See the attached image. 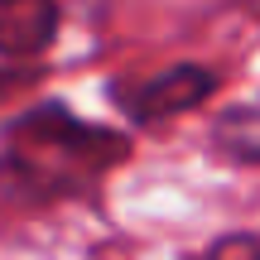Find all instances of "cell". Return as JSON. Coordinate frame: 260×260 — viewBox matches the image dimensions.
I'll return each instance as SVG.
<instances>
[{
  "label": "cell",
  "instance_id": "2",
  "mask_svg": "<svg viewBox=\"0 0 260 260\" xmlns=\"http://www.w3.org/2000/svg\"><path fill=\"white\" fill-rule=\"evenodd\" d=\"M212 92H217V73L203 63H174L154 77H135V82L121 77V82H111V102L140 125L174 121V116L203 106Z\"/></svg>",
  "mask_w": 260,
  "mask_h": 260
},
{
  "label": "cell",
  "instance_id": "4",
  "mask_svg": "<svg viewBox=\"0 0 260 260\" xmlns=\"http://www.w3.org/2000/svg\"><path fill=\"white\" fill-rule=\"evenodd\" d=\"M212 154L226 159V164H241L255 169L260 164V106L241 102V106H226L222 116L212 121Z\"/></svg>",
  "mask_w": 260,
  "mask_h": 260
},
{
  "label": "cell",
  "instance_id": "6",
  "mask_svg": "<svg viewBox=\"0 0 260 260\" xmlns=\"http://www.w3.org/2000/svg\"><path fill=\"white\" fill-rule=\"evenodd\" d=\"M10 82H19V73H0V87H10Z\"/></svg>",
  "mask_w": 260,
  "mask_h": 260
},
{
  "label": "cell",
  "instance_id": "1",
  "mask_svg": "<svg viewBox=\"0 0 260 260\" xmlns=\"http://www.w3.org/2000/svg\"><path fill=\"white\" fill-rule=\"evenodd\" d=\"M125 159L130 135L82 121L63 102H39L0 125V198L19 207L87 198Z\"/></svg>",
  "mask_w": 260,
  "mask_h": 260
},
{
  "label": "cell",
  "instance_id": "5",
  "mask_svg": "<svg viewBox=\"0 0 260 260\" xmlns=\"http://www.w3.org/2000/svg\"><path fill=\"white\" fill-rule=\"evenodd\" d=\"M260 255V236H222V241L207 246V255Z\"/></svg>",
  "mask_w": 260,
  "mask_h": 260
},
{
  "label": "cell",
  "instance_id": "3",
  "mask_svg": "<svg viewBox=\"0 0 260 260\" xmlns=\"http://www.w3.org/2000/svg\"><path fill=\"white\" fill-rule=\"evenodd\" d=\"M63 5L58 0H0V53L5 58H39L53 48Z\"/></svg>",
  "mask_w": 260,
  "mask_h": 260
}]
</instances>
